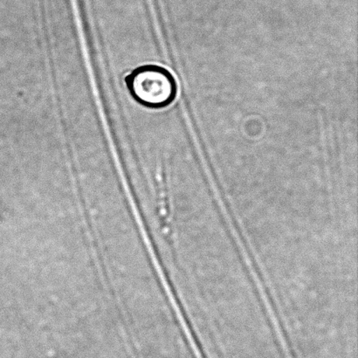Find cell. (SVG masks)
<instances>
[{"label": "cell", "mask_w": 358, "mask_h": 358, "mask_svg": "<svg viewBox=\"0 0 358 358\" xmlns=\"http://www.w3.org/2000/svg\"><path fill=\"white\" fill-rule=\"evenodd\" d=\"M125 83L135 101L149 108L170 106L178 96L176 79L161 66H139L126 76Z\"/></svg>", "instance_id": "1"}]
</instances>
